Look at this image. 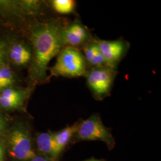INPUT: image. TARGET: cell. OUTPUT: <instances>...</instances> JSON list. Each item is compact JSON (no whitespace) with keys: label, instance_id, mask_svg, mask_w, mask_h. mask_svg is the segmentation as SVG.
I'll return each instance as SVG.
<instances>
[{"label":"cell","instance_id":"8fae6325","mask_svg":"<svg viewBox=\"0 0 161 161\" xmlns=\"http://www.w3.org/2000/svg\"><path fill=\"white\" fill-rule=\"evenodd\" d=\"M52 6L56 12L60 14H69L75 10V3L72 0H54Z\"/></svg>","mask_w":161,"mask_h":161},{"label":"cell","instance_id":"6da1fadb","mask_svg":"<svg viewBox=\"0 0 161 161\" xmlns=\"http://www.w3.org/2000/svg\"><path fill=\"white\" fill-rule=\"evenodd\" d=\"M63 28L58 22L52 21L38 24L32 30L31 38L34 55L31 76L35 81L46 80L48 64L64 47L61 38Z\"/></svg>","mask_w":161,"mask_h":161},{"label":"cell","instance_id":"9a60e30c","mask_svg":"<svg viewBox=\"0 0 161 161\" xmlns=\"http://www.w3.org/2000/svg\"><path fill=\"white\" fill-rule=\"evenodd\" d=\"M0 96L6 98L10 100H16L23 101L24 99V94L23 92H20L12 88H6L4 89Z\"/></svg>","mask_w":161,"mask_h":161},{"label":"cell","instance_id":"52a82bcc","mask_svg":"<svg viewBox=\"0 0 161 161\" xmlns=\"http://www.w3.org/2000/svg\"><path fill=\"white\" fill-rule=\"evenodd\" d=\"M61 38L64 47L78 48V47L85 46L90 42L91 35L86 27L76 20L62 28Z\"/></svg>","mask_w":161,"mask_h":161},{"label":"cell","instance_id":"7a4b0ae2","mask_svg":"<svg viewBox=\"0 0 161 161\" xmlns=\"http://www.w3.org/2000/svg\"><path fill=\"white\" fill-rule=\"evenodd\" d=\"M51 72L52 75L67 78L84 76L86 74V62L78 48L64 47L58 53L56 63Z\"/></svg>","mask_w":161,"mask_h":161},{"label":"cell","instance_id":"7c38bea8","mask_svg":"<svg viewBox=\"0 0 161 161\" xmlns=\"http://www.w3.org/2000/svg\"><path fill=\"white\" fill-rule=\"evenodd\" d=\"M100 52L96 41L88 42L84 47V57L86 64H89L94 57Z\"/></svg>","mask_w":161,"mask_h":161},{"label":"cell","instance_id":"8992f818","mask_svg":"<svg viewBox=\"0 0 161 161\" xmlns=\"http://www.w3.org/2000/svg\"><path fill=\"white\" fill-rule=\"evenodd\" d=\"M107 66L116 68L126 54L129 45L124 40L96 41Z\"/></svg>","mask_w":161,"mask_h":161},{"label":"cell","instance_id":"ffe728a7","mask_svg":"<svg viewBox=\"0 0 161 161\" xmlns=\"http://www.w3.org/2000/svg\"><path fill=\"white\" fill-rule=\"evenodd\" d=\"M3 156H4V152H3V147H1L0 148V161H2V159L3 158Z\"/></svg>","mask_w":161,"mask_h":161},{"label":"cell","instance_id":"277c9868","mask_svg":"<svg viewBox=\"0 0 161 161\" xmlns=\"http://www.w3.org/2000/svg\"><path fill=\"white\" fill-rule=\"evenodd\" d=\"M74 136L80 140H99L108 146L114 144V138L97 114L77 124Z\"/></svg>","mask_w":161,"mask_h":161},{"label":"cell","instance_id":"ba28073f","mask_svg":"<svg viewBox=\"0 0 161 161\" xmlns=\"http://www.w3.org/2000/svg\"><path fill=\"white\" fill-rule=\"evenodd\" d=\"M77 128V124L68 126L58 132L53 134L56 145V153L58 157L62 152L70 140L74 136Z\"/></svg>","mask_w":161,"mask_h":161},{"label":"cell","instance_id":"5b68a950","mask_svg":"<svg viewBox=\"0 0 161 161\" xmlns=\"http://www.w3.org/2000/svg\"><path fill=\"white\" fill-rule=\"evenodd\" d=\"M9 143L12 156L17 159L28 161L36 156L29 132L24 127H17L12 131Z\"/></svg>","mask_w":161,"mask_h":161},{"label":"cell","instance_id":"2e32d148","mask_svg":"<svg viewBox=\"0 0 161 161\" xmlns=\"http://www.w3.org/2000/svg\"><path fill=\"white\" fill-rule=\"evenodd\" d=\"M23 102L21 100H10L0 96V105L5 109H14L19 108Z\"/></svg>","mask_w":161,"mask_h":161},{"label":"cell","instance_id":"4fadbf2b","mask_svg":"<svg viewBox=\"0 0 161 161\" xmlns=\"http://www.w3.org/2000/svg\"><path fill=\"white\" fill-rule=\"evenodd\" d=\"M20 9L28 14H34L40 8L41 3L38 1L28 0L19 2Z\"/></svg>","mask_w":161,"mask_h":161},{"label":"cell","instance_id":"44dd1931","mask_svg":"<svg viewBox=\"0 0 161 161\" xmlns=\"http://www.w3.org/2000/svg\"><path fill=\"white\" fill-rule=\"evenodd\" d=\"M2 128H3V122H2L1 118H0V131L2 130Z\"/></svg>","mask_w":161,"mask_h":161},{"label":"cell","instance_id":"5bb4252c","mask_svg":"<svg viewBox=\"0 0 161 161\" xmlns=\"http://www.w3.org/2000/svg\"><path fill=\"white\" fill-rule=\"evenodd\" d=\"M0 72L4 88L12 86L13 83V76L10 68L7 66H3L0 68Z\"/></svg>","mask_w":161,"mask_h":161},{"label":"cell","instance_id":"ac0fdd59","mask_svg":"<svg viewBox=\"0 0 161 161\" xmlns=\"http://www.w3.org/2000/svg\"><path fill=\"white\" fill-rule=\"evenodd\" d=\"M31 161H50L46 158L42 157V156H35L33 159H32Z\"/></svg>","mask_w":161,"mask_h":161},{"label":"cell","instance_id":"7402d4cb","mask_svg":"<svg viewBox=\"0 0 161 161\" xmlns=\"http://www.w3.org/2000/svg\"><path fill=\"white\" fill-rule=\"evenodd\" d=\"M96 161V160H90V161Z\"/></svg>","mask_w":161,"mask_h":161},{"label":"cell","instance_id":"603a6c76","mask_svg":"<svg viewBox=\"0 0 161 161\" xmlns=\"http://www.w3.org/2000/svg\"><path fill=\"white\" fill-rule=\"evenodd\" d=\"M1 145H0V148H1Z\"/></svg>","mask_w":161,"mask_h":161},{"label":"cell","instance_id":"3957f363","mask_svg":"<svg viewBox=\"0 0 161 161\" xmlns=\"http://www.w3.org/2000/svg\"><path fill=\"white\" fill-rule=\"evenodd\" d=\"M116 68L109 66L92 68L86 71V84L96 99L102 100L109 94L116 76Z\"/></svg>","mask_w":161,"mask_h":161},{"label":"cell","instance_id":"30bf717a","mask_svg":"<svg viewBox=\"0 0 161 161\" xmlns=\"http://www.w3.org/2000/svg\"><path fill=\"white\" fill-rule=\"evenodd\" d=\"M10 58L14 64L21 66L29 62L32 58V54L31 50L26 46L17 44L11 48Z\"/></svg>","mask_w":161,"mask_h":161},{"label":"cell","instance_id":"e0dca14e","mask_svg":"<svg viewBox=\"0 0 161 161\" xmlns=\"http://www.w3.org/2000/svg\"><path fill=\"white\" fill-rule=\"evenodd\" d=\"M5 47H6V44L3 41H0V64L2 63L4 56Z\"/></svg>","mask_w":161,"mask_h":161},{"label":"cell","instance_id":"d6986e66","mask_svg":"<svg viewBox=\"0 0 161 161\" xmlns=\"http://www.w3.org/2000/svg\"><path fill=\"white\" fill-rule=\"evenodd\" d=\"M3 89H5L4 86V83L2 80V77L1 75V72H0V90H3Z\"/></svg>","mask_w":161,"mask_h":161},{"label":"cell","instance_id":"9c48e42d","mask_svg":"<svg viewBox=\"0 0 161 161\" xmlns=\"http://www.w3.org/2000/svg\"><path fill=\"white\" fill-rule=\"evenodd\" d=\"M36 142L41 152L52 158H57L53 134L41 133L38 136Z\"/></svg>","mask_w":161,"mask_h":161}]
</instances>
